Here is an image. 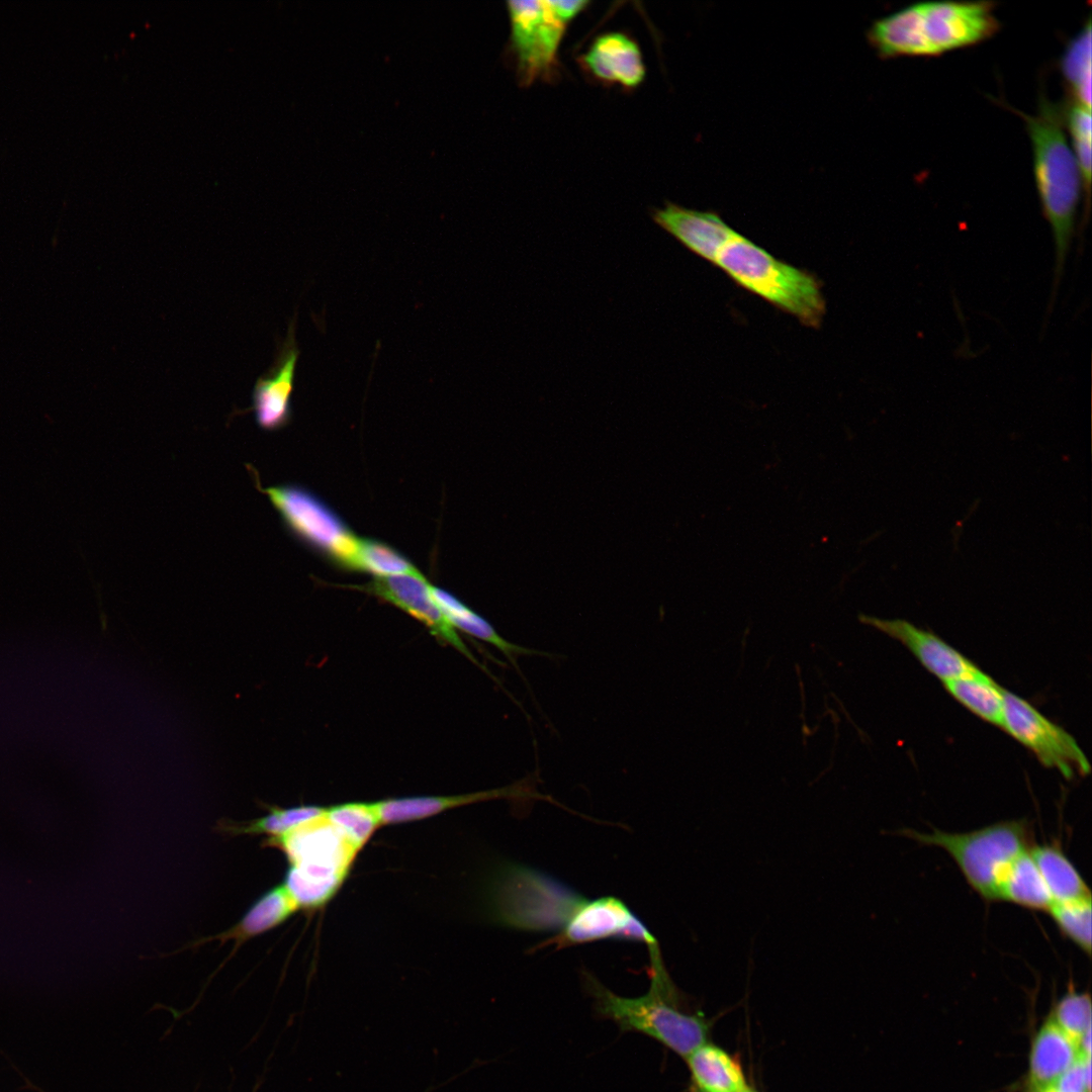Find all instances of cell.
Returning a JSON list of instances; mask_svg holds the SVG:
<instances>
[{
    "label": "cell",
    "instance_id": "cell-20",
    "mask_svg": "<svg viewBox=\"0 0 1092 1092\" xmlns=\"http://www.w3.org/2000/svg\"><path fill=\"white\" fill-rule=\"evenodd\" d=\"M1029 852L1048 887L1053 902L1091 898L1089 887L1060 846L1033 844Z\"/></svg>",
    "mask_w": 1092,
    "mask_h": 1092
},
{
    "label": "cell",
    "instance_id": "cell-25",
    "mask_svg": "<svg viewBox=\"0 0 1092 1092\" xmlns=\"http://www.w3.org/2000/svg\"><path fill=\"white\" fill-rule=\"evenodd\" d=\"M1091 17L1080 31L1069 40L1060 67L1068 89L1075 101L1091 109Z\"/></svg>",
    "mask_w": 1092,
    "mask_h": 1092
},
{
    "label": "cell",
    "instance_id": "cell-3",
    "mask_svg": "<svg viewBox=\"0 0 1092 1092\" xmlns=\"http://www.w3.org/2000/svg\"><path fill=\"white\" fill-rule=\"evenodd\" d=\"M1020 115L1032 144L1035 185L1054 238L1056 292L1075 234L1082 177L1064 130V109L1040 96L1035 115Z\"/></svg>",
    "mask_w": 1092,
    "mask_h": 1092
},
{
    "label": "cell",
    "instance_id": "cell-12",
    "mask_svg": "<svg viewBox=\"0 0 1092 1092\" xmlns=\"http://www.w3.org/2000/svg\"><path fill=\"white\" fill-rule=\"evenodd\" d=\"M429 586L423 574H404L373 577L366 585L357 587L401 609L423 623L438 640L452 645L481 666L432 598Z\"/></svg>",
    "mask_w": 1092,
    "mask_h": 1092
},
{
    "label": "cell",
    "instance_id": "cell-29",
    "mask_svg": "<svg viewBox=\"0 0 1092 1092\" xmlns=\"http://www.w3.org/2000/svg\"><path fill=\"white\" fill-rule=\"evenodd\" d=\"M1060 932L1087 956L1091 953V898L1053 902L1048 911Z\"/></svg>",
    "mask_w": 1092,
    "mask_h": 1092
},
{
    "label": "cell",
    "instance_id": "cell-17",
    "mask_svg": "<svg viewBox=\"0 0 1092 1092\" xmlns=\"http://www.w3.org/2000/svg\"><path fill=\"white\" fill-rule=\"evenodd\" d=\"M653 221L687 249L707 261L716 262L721 248L733 231L719 214L666 202L651 210Z\"/></svg>",
    "mask_w": 1092,
    "mask_h": 1092
},
{
    "label": "cell",
    "instance_id": "cell-18",
    "mask_svg": "<svg viewBox=\"0 0 1092 1092\" xmlns=\"http://www.w3.org/2000/svg\"><path fill=\"white\" fill-rule=\"evenodd\" d=\"M1081 1057L1079 1044L1049 1018L1036 1034L1030 1054L1032 1092L1054 1090L1063 1074Z\"/></svg>",
    "mask_w": 1092,
    "mask_h": 1092
},
{
    "label": "cell",
    "instance_id": "cell-10",
    "mask_svg": "<svg viewBox=\"0 0 1092 1092\" xmlns=\"http://www.w3.org/2000/svg\"><path fill=\"white\" fill-rule=\"evenodd\" d=\"M1002 728L1032 751L1042 765L1066 779L1088 775L1090 762L1075 738L1017 695L1003 692Z\"/></svg>",
    "mask_w": 1092,
    "mask_h": 1092
},
{
    "label": "cell",
    "instance_id": "cell-2",
    "mask_svg": "<svg viewBox=\"0 0 1092 1092\" xmlns=\"http://www.w3.org/2000/svg\"><path fill=\"white\" fill-rule=\"evenodd\" d=\"M647 947L650 987L644 995H617L589 973H584L585 990L599 1016L613 1020L622 1031L647 1035L686 1058L707 1042L709 1022L701 1013L681 1008L678 990L664 967L658 942Z\"/></svg>",
    "mask_w": 1092,
    "mask_h": 1092
},
{
    "label": "cell",
    "instance_id": "cell-24",
    "mask_svg": "<svg viewBox=\"0 0 1092 1092\" xmlns=\"http://www.w3.org/2000/svg\"><path fill=\"white\" fill-rule=\"evenodd\" d=\"M945 690L975 715L1002 728L1003 692L981 669L971 675L944 682Z\"/></svg>",
    "mask_w": 1092,
    "mask_h": 1092
},
{
    "label": "cell",
    "instance_id": "cell-22",
    "mask_svg": "<svg viewBox=\"0 0 1092 1092\" xmlns=\"http://www.w3.org/2000/svg\"><path fill=\"white\" fill-rule=\"evenodd\" d=\"M429 588L432 598L456 630L459 629L495 646L511 659L512 664L516 667L517 656L540 653L505 640L487 621L448 592L432 584H430Z\"/></svg>",
    "mask_w": 1092,
    "mask_h": 1092
},
{
    "label": "cell",
    "instance_id": "cell-14",
    "mask_svg": "<svg viewBox=\"0 0 1092 1092\" xmlns=\"http://www.w3.org/2000/svg\"><path fill=\"white\" fill-rule=\"evenodd\" d=\"M581 71L603 86L626 90L640 87L646 76L643 55L638 42L623 31L598 35L578 57Z\"/></svg>",
    "mask_w": 1092,
    "mask_h": 1092
},
{
    "label": "cell",
    "instance_id": "cell-35",
    "mask_svg": "<svg viewBox=\"0 0 1092 1092\" xmlns=\"http://www.w3.org/2000/svg\"><path fill=\"white\" fill-rule=\"evenodd\" d=\"M1049 1092H1056V1091H1055V1089H1054V1090H1051V1091H1049Z\"/></svg>",
    "mask_w": 1092,
    "mask_h": 1092
},
{
    "label": "cell",
    "instance_id": "cell-31",
    "mask_svg": "<svg viewBox=\"0 0 1092 1092\" xmlns=\"http://www.w3.org/2000/svg\"><path fill=\"white\" fill-rule=\"evenodd\" d=\"M1056 1023L1078 1044L1091 1027V1001L1088 994L1071 992L1058 1003L1052 1015Z\"/></svg>",
    "mask_w": 1092,
    "mask_h": 1092
},
{
    "label": "cell",
    "instance_id": "cell-32",
    "mask_svg": "<svg viewBox=\"0 0 1092 1092\" xmlns=\"http://www.w3.org/2000/svg\"><path fill=\"white\" fill-rule=\"evenodd\" d=\"M1056 1092H1090L1091 1091V1060L1090 1057H1081L1059 1079L1055 1087Z\"/></svg>",
    "mask_w": 1092,
    "mask_h": 1092
},
{
    "label": "cell",
    "instance_id": "cell-23",
    "mask_svg": "<svg viewBox=\"0 0 1092 1092\" xmlns=\"http://www.w3.org/2000/svg\"><path fill=\"white\" fill-rule=\"evenodd\" d=\"M999 900L1030 910L1049 911L1053 898L1029 849L1010 866L1001 884Z\"/></svg>",
    "mask_w": 1092,
    "mask_h": 1092
},
{
    "label": "cell",
    "instance_id": "cell-15",
    "mask_svg": "<svg viewBox=\"0 0 1092 1092\" xmlns=\"http://www.w3.org/2000/svg\"><path fill=\"white\" fill-rule=\"evenodd\" d=\"M860 623L879 629L905 645L936 677L943 682L965 677L980 669L957 649L935 634L901 619L885 620L859 615Z\"/></svg>",
    "mask_w": 1092,
    "mask_h": 1092
},
{
    "label": "cell",
    "instance_id": "cell-33",
    "mask_svg": "<svg viewBox=\"0 0 1092 1092\" xmlns=\"http://www.w3.org/2000/svg\"><path fill=\"white\" fill-rule=\"evenodd\" d=\"M553 14L566 26L582 13L589 5V1H548Z\"/></svg>",
    "mask_w": 1092,
    "mask_h": 1092
},
{
    "label": "cell",
    "instance_id": "cell-4",
    "mask_svg": "<svg viewBox=\"0 0 1092 1092\" xmlns=\"http://www.w3.org/2000/svg\"><path fill=\"white\" fill-rule=\"evenodd\" d=\"M266 841L286 855L289 867L282 884L297 909L305 910L323 907L335 896L359 851L326 813Z\"/></svg>",
    "mask_w": 1092,
    "mask_h": 1092
},
{
    "label": "cell",
    "instance_id": "cell-19",
    "mask_svg": "<svg viewBox=\"0 0 1092 1092\" xmlns=\"http://www.w3.org/2000/svg\"><path fill=\"white\" fill-rule=\"evenodd\" d=\"M685 1059L700 1092H743L748 1087L739 1063L715 1044L705 1042Z\"/></svg>",
    "mask_w": 1092,
    "mask_h": 1092
},
{
    "label": "cell",
    "instance_id": "cell-1",
    "mask_svg": "<svg viewBox=\"0 0 1092 1092\" xmlns=\"http://www.w3.org/2000/svg\"><path fill=\"white\" fill-rule=\"evenodd\" d=\"M988 0H929L873 21L867 38L879 57L933 56L990 37L1000 26Z\"/></svg>",
    "mask_w": 1092,
    "mask_h": 1092
},
{
    "label": "cell",
    "instance_id": "cell-27",
    "mask_svg": "<svg viewBox=\"0 0 1092 1092\" xmlns=\"http://www.w3.org/2000/svg\"><path fill=\"white\" fill-rule=\"evenodd\" d=\"M327 808L301 805L290 808L269 807V813L261 818L239 825H228L233 833L268 834L269 838L282 836L297 826L326 813Z\"/></svg>",
    "mask_w": 1092,
    "mask_h": 1092
},
{
    "label": "cell",
    "instance_id": "cell-30",
    "mask_svg": "<svg viewBox=\"0 0 1092 1092\" xmlns=\"http://www.w3.org/2000/svg\"><path fill=\"white\" fill-rule=\"evenodd\" d=\"M1064 117L1070 131L1073 152L1081 173L1086 204L1089 205L1091 186V139L1092 119L1091 109L1070 101L1064 109Z\"/></svg>",
    "mask_w": 1092,
    "mask_h": 1092
},
{
    "label": "cell",
    "instance_id": "cell-7",
    "mask_svg": "<svg viewBox=\"0 0 1092 1092\" xmlns=\"http://www.w3.org/2000/svg\"><path fill=\"white\" fill-rule=\"evenodd\" d=\"M924 845L937 846L953 859L970 887L987 901L999 900L1001 884L1012 862L1032 845V830L1023 819L1000 821L969 832L931 833L904 830Z\"/></svg>",
    "mask_w": 1092,
    "mask_h": 1092
},
{
    "label": "cell",
    "instance_id": "cell-16",
    "mask_svg": "<svg viewBox=\"0 0 1092 1092\" xmlns=\"http://www.w3.org/2000/svg\"><path fill=\"white\" fill-rule=\"evenodd\" d=\"M530 785L532 784H529L528 780L525 779L508 787L476 793L453 796L389 798L375 802V805L381 824L387 825L422 820L449 809L493 799H550L548 796L539 794L534 790L533 786Z\"/></svg>",
    "mask_w": 1092,
    "mask_h": 1092
},
{
    "label": "cell",
    "instance_id": "cell-8",
    "mask_svg": "<svg viewBox=\"0 0 1092 1092\" xmlns=\"http://www.w3.org/2000/svg\"><path fill=\"white\" fill-rule=\"evenodd\" d=\"M255 486L278 512L286 529L298 540L348 568L359 537L315 494L297 484L263 487L252 465Z\"/></svg>",
    "mask_w": 1092,
    "mask_h": 1092
},
{
    "label": "cell",
    "instance_id": "cell-28",
    "mask_svg": "<svg viewBox=\"0 0 1092 1092\" xmlns=\"http://www.w3.org/2000/svg\"><path fill=\"white\" fill-rule=\"evenodd\" d=\"M327 817L360 850L382 825L374 803L350 802L327 808Z\"/></svg>",
    "mask_w": 1092,
    "mask_h": 1092
},
{
    "label": "cell",
    "instance_id": "cell-6",
    "mask_svg": "<svg viewBox=\"0 0 1092 1092\" xmlns=\"http://www.w3.org/2000/svg\"><path fill=\"white\" fill-rule=\"evenodd\" d=\"M483 896L489 920L530 931L562 929L585 900L549 876L518 864L496 869Z\"/></svg>",
    "mask_w": 1092,
    "mask_h": 1092
},
{
    "label": "cell",
    "instance_id": "cell-34",
    "mask_svg": "<svg viewBox=\"0 0 1092 1092\" xmlns=\"http://www.w3.org/2000/svg\"><path fill=\"white\" fill-rule=\"evenodd\" d=\"M743 1092H756L755 1090L747 1087Z\"/></svg>",
    "mask_w": 1092,
    "mask_h": 1092
},
{
    "label": "cell",
    "instance_id": "cell-26",
    "mask_svg": "<svg viewBox=\"0 0 1092 1092\" xmlns=\"http://www.w3.org/2000/svg\"><path fill=\"white\" fill-rule=\"evenodd\" d=\"M347 569L365 571L374 577L422 575L410 560L390 546L365 538L358 539Z\"/></svg>",
    "mask_w": 1092,
    "mask_h": 1092
},
{
    "label": "cell",
    "instance_id": "cell-11",
    "mask_svg": "<svg viewBox=\"0 0 1092 1092\" xmlns=\"http://www.w3.org/2000/svg\"><path fill=\"white\" fill-rule=\"evenodd\" d=\"M608 938L640 941L646 945L657 941L623 901L602 897L584 900L550 943L566 947Z\"/></svg>",
    "mask_w": 1092,
    "mask_h": 1092
},
{
    "label": "cell",
    "instance_id": "cell-21",
    "mask_svg": "<svg viewBox=\"0 0 1092 1092\" xmlns=\"http://www.w3.org/2000/svg\"><path fill=\"white\" fill-rule=\"evenodd\" d=\"M297 907L283 884L262 894L247 910L242 919L218 939H235L240 942L260 935L284 922Z\"/></svg>",
    "mask_w": 1092,
    "mask_h": 1092
},
{
    "label": "cell",
    "instance_id": "cell-13",
    "mask_svg": "<svg viewBox=\"0 0 1092 1092\" xmlns=\"http://www.w3.org/2000/svg\"><path fill=\"white\" fill-rule=\"evenodd\" d=\"M295 316L284 341L278 346L270 369L259 377L252 392L253 412L258 427L274 432L286 427L292 418L291 395L294 388L299 349L295 341Z\"/></svg>",
    "mask_w": 1092,
    "mask_h": 1092
},
{
    "label": "cell",
    "instance_id": "cell-5",
    "mask_svg": "<svg viewBox=\"0 0 1092 1092\" xmlns=\"http://www.w3.org/2000/svg\"><path fill=\"white\" fill-rule=\"evenodd\" d=\"M715 264L737 284L817 328L825 313V300L817 279L782 262L734 232L721 248Z\"/></svg>",
    "mask_w": 1092,
    "mask_h": 1092
},
{
    "label": "cell",
    "instance_id": "cell-9",
    "mask_svg": "<svg viewBox=\"0 0 1092 1092\" xmlns=\"http://www.w3.org/2000/svg\"><path fill=\"white\" fill-rule=\"evenodd\" d=\"M507 10L519 84L527 87L557 80L559 48L567 26L553 14L548 1H508Z\"/></svg>",
    "mask_w": 1092,
    "mask_h": 1092
}]
</instances>
